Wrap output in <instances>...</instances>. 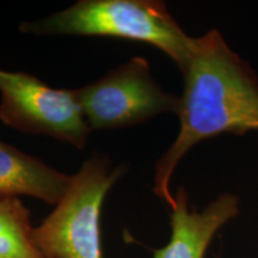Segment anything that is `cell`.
I'll return each instance as SVG.
<instances>
[{
    "mask_svg": "<svg viewBox=\"0 0 258 258\" xmlns=\"http://www.w3.org/2000/svg\"><path fill=\"white\" fill-rule=\"evenodd\" d=\"M34 230L21 200L0 199V258H47L35 243Z\"/></svg>",
    "mask_w": 258,
    "mask_h": 258,
    "instance_id": "cell-8",
    "label": "cell"
},
{
    "mask_svg": "<svg viewBox=\"0 0 258 258\" xmlns=\"http://www.w3.org/2000/svg\"><path fill=\"white\" fill-rule=\"evenodd\" d=\"M74 92L91 129L128 127L176 112L178 106V98L158 85L148 61L140 56Z\"/></svg>",
    "mask_w": 258,
    "mask_h": 258,
    "instance_id": "cell-4",
    "label": "cell"
},
{
    "mask_svg": "<svg viewBox=\"0 0 258 258\" xmlns=\"http://www.w3.org/2000/svg\"><path fill=\"white\" fill-rule=\"evenodd\" d=\"M184 90L176 114L179 132L158 159L153 191L170 207V183L179 161L196 144L222 133L258 131V78L250 64L227 46L215 29L194 38L182 70Z\"/></svg>",
    "mask_w": 258,
    "mask_h": 258,
    "instance_id": "cell-1",
    "label": "cell"
},
{
    "mask_svg": "<svg viewBox=\"0 0 258 258\" xmlns=\"http://www.w3.org/2000/svg\"><path fill=\"white\" fill-rule=\"evenodd\" d=\"M104 157H91L72 176L70 188L54 211L35 227L37 247L47 258H104L101 239L103 202L124 175Z\"/></svg>",
    "mask_w": 258,
    "mask_h": 258,
    "instance_id": "cell-3",
    "label": "cell"
},
{
    "mask_svg": "<svg viewBox=\"0 0 258 258\" xmlns=\"http://www.w3.org/2000/svg\"><path fill=\"white\" fill-rule=\"evenodd\" d=\"M239 213V199L222 194L202 212L189 208L183 186L177 190L171 207V237L165 246L154 251L153 258H205L217 232Z\"/></svg>",
    "mask_w": 258,
    "mask_h": 258,
    "instance_id": "cell-6",
    "label": "cell"
},
{
    "mask_svg": "<svg viewBox=\"0 0 258 258\" xmlns=\"http://www.w3.org/2000/svg\"><path fill=\"white\" fill-rule=\"evenodd\" d=\"M21 31L34 35L101 36L152 44L185 66L194 37L183 31L161 2L79 0L63 11L36 22H24Z\"/></svg>",
    "mask_w": 258,
    "mask_h": 258,
    "instance_id": "cell-2",
    "label": "cell"
},
{
    "mask_svg": "<svg viewBox=\"0 0 258 258\" xmlns=\"http://www.w3.org/2000/svg\"><path fill=\"white\" fill-rule=\"evenodd\" d=\"M0 120L5 124L85 148L91 128L74 90L53 89L32 74L0 70Z\"/></svg>",
    "mask_w": 258,
    "mask_h": 258,
    "instance_id": "cell-5",
    "label": "cell"
},
{
    "mask_svg": "<svg viewBox=\"0 0 258 258\" xmlns=\"http://www.w3.org/2000/svg\"><path fill=\"white\" fill-rule=\"evenodd\" d=\"M71 182L72 176L0 141V199L24 195L56 206Z\"/></svg>",
    "mask_w": 258,
    "mask_h": 258,
    "instance_id": "cell-7",
    "label": "cell"
}]
</instances>
